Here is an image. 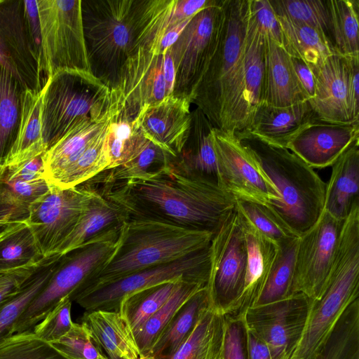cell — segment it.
<instances>
[{
  "label": "cell",
  "instance_id": "cell-35",
  "mask_svg": "<svg viewBox=\"0 0 359 359\" xmlns=\"http://www.w3.org/2000/svg\"><path fill=\"white\" fill-rule=\"evenodd\" d=\"M264 69L265 36L251 17L248 5L244 49V88L250 122L255 109L262 102Z\"/></svg>",
  "mask_w": 359,
  "mask_h": 359
},
{
  "label": "cell",
  "instance_id": "cell-40",
  "mask_svg": "<svg viewBox=\"0 0 359 359\" xmlns=\"http://www.w3.org/2000/svg\"><path fill=\"white\" fill-rule=\"evenodd\" d=\"M24 88L0 66V165L3 166L15 141L20 116Z\"/></svg>",
  "mask_w": 359,
  "mask_h": 359
},
{
  "label": "cell",
  "instance_id": "cell-17",
  "mask_svg": "<svg viewBox=\"0 0 359 359\" xmlns=\"http://www.w3.org/2000/svg\"><path fill=\"white\" fill-rule=\"evenodd\" d=\"M344 221L323 209L316 222L299 236L292 286L313 301L320 299L331 267Z\"/></svg>",
  "mask_w": 359,
  "mask_h": 359
},
{
  "label": "cell",
  "instance_id": "cell-45",
  "mask_svg": "<svg viewBox=\"0 0 359 359\" xmlns=\"http://www.w3.org/2000/svg\"><path fill=\"white\" fill-rule=\"evenodd\" d=\"M316 359H359V298L345 310Z\"/></svg>",
  "mask_w": 359,
  "mask_h": 359
},
{
  "label": "cell",
  "instance_id": "cell-49",
  "mask_svg": "<svg viewBox=\"0 0 359 359\" xmlns=\"http://www.w3.org/2000/svg\"><path fill=\"white\" fill-rule=\"evenodd\" d=\"M67 359H108L84 323H73L69 331L50 344Z\"/></svg>",
  "mask_w": 359,
  "mask_h": 359
},
{
  "label": "cell",
  "instance_id": "cell-38",
  "mask_svg": "<svg viewBox=\"0 0 359 359\" xmlns=\"http://www.w3.org/2000/svg\"><path fill=\"white\" fill-rule=\"evenodd\" d=\"M48 189L49 183L46 180L10 181L3 173L0 176V222L27 221L31 204Z\"/></svg>",
  "mask_w": 359,
  "mask_h": 359
},
{
  "label": "cell",
  "instance_id": "cell-42",
  "mask_svg": "<svg viewBox=\"0 0 359 359\" xmlns=\"http://www.w3.org/2000/svg\"><path fill=\"white\" fill-rule=\"evenodd\" d=\"M107 129L72 164L48 182L62 189L72 188L107 170L109 161L106 147Z\"/></svg>",
  "mask_w": 359,
  "mask_h": 359
},
{
  "label": "cell",
  "instance_id": "cell-58",
  "mask_svg": "<svg viewBox=\"0 0 359 359\" xmlns=\"http://www.w3.org/2000/svg\"><path fill=\"white\" fill-rule=\"evenodd\" d=\"M246 337L248 359H272L266 344L247 329Z\"/></svg>",
  "mask_w": 359,
  "mask_h": 359
},
{
  "label": "cell",
  "instance_id": "cell-61",
  "mask_svg": "<svg viewBox=\"0 0 359 359\" xmlns=\"http://www.w3.org/2000/svg\"><path fill=\"white\" fill-rule=\"evenodd\" d=\"M138 359H144V358L142 357H140Z\"/></svg>",
  "mask_w": 359,
  "mask_h": 359
},
{
  "label": "cell",
  "instance_id": "cell-29",
  "mask_svg": "<svg viewBox=\"0 0 359 359\" xmlns=\"http://www.w3.org/2000/svg\"><path fill=\"white\" fill-rule=\"evenodd\" d=\"M41 91L24 89L17 135L3 167L10 168L43 154L46 146L41 133Z\"/></svg>",
  "mask_w": 359,
  "mask_h": 359
},
{
  "label": "cell",
  "instance_id": "cell-2",
  "mask_svg": "<svg viewBox=\"0 0 359 359\" xmlns=\"http://www.w3.org/2000/svg\"><path fill=\"white\" fill-rule=\"evenodd\" d=\"M248 5L249 0H222L217 48L192 101L214 128L233 134L250 123L244 88Z\"/></svg>",
  "mask_w": 359,
  "mask_h": 359
},
{
  "label": "cell",
  "instance_id": "cell-51",
  "mask_svg": "<svg viewBox=\"0 0 359 359\" xmlns=\"http://www.w3.org/2000/svg\"><path fill=\"white\" fill-rule=\"evenodd\" d=\"M251 17L263 34L283 48V34L269 0H249Z\"/></svg>",
  "mask_w": 359,
  "mask_h": 359
},
{
  "label": "cell",
  "instance_id": "cell-9",
  "mask_svg": "<svg viewBox=\"0 0 359 359\" xmlns=\"http://www.w3.org/2000/svg\"><path fill=\"white\" fill-rule=\"evenodd\" d=\"M222 15V0H214L190 20L169 48L175 69L172 96L192 103L216 50Z\"/></svg>",
  "mask_w": 359,
  "mask_h": 359
},
{
  "label": "cell",
  "instance_id": "cell-21",
  "mask_svg": "<svg viewBox=\"0 0 359 359\" xmlns=\"http://www.w3.org/2000/svg\"><path fill=\"white\" fill-rule=\"evenodd\" d=\"M313 72L316 95L308 101L317 117L330 122L353 123L347 97V58L334 53Z\"/></svg>",
  "mask_w": 359,
  "mask_h": 359
},
{
  "label": "cell",
  "instance_id": "cell-31",
  "mask_svg": "<svg viewBox=\"0 0 359 359\" xmlns=\"http://www.w3.org/2000/svg\"><path fill=\"white\" fill-rule=\"evenodd\" d=\"M110 117L100 121L85 122L75 126L46 149L43 154L44 179L50 182L72 164L106 130Z\"/></svg>",
  "mask_w": 359,
  "mask_h": 359
},
{
  "label": "cell",
  "instance_id": "cell-62",
  "mask_svg": "<svg viewBox=\"0 0 359 359\" xmlns=\"http://www.w3.org/2000/svg\"><path fill=\"white\" fill-rule=\"evenodd\" d=\"M1 223H4V222H0V224H1Z\"/></svg>",
  "mask_w": 359,
  "mask_h": 359
},
{
  "label": "cell",
  "instance_id": "cell-23",
  "mask_svg": "<svg viewBox=\"0 0 359 359\" xmlns=\"http://www.w3.org/2000/svg\"><path fill=\"white\" fill-rule=\"evenodd\" d=\"M316 118L318 117L308 100L287 107L261 102L255 109L248 129L243 132L286 148L289 141Z\"/></svg>",
  "mask_w": 359,
  "mask_h": 359
},
{
  "label": "cell",
  "instance_id": "cell-5",
  "mask_svg": "<svg viewBox=\"0 0 359 359\" xmlns=\"http://www.w3.org/2000/svg\"><path fill=\"white\" fill-rule=\"evenodd\" d=\"M235 135L278 194L279 201L269 207L300 236L323 211L326 183L287 148L269 144L248 132Z\"/></svg>",
  "mask_w": 359,
  "mask_h": 359
},
{
  "label": "cell",
  "instance_id": "cell-55",
  "mask_svg": "<svg viewBox=\"0 0 359 359\" xmlns=\"http://www.w3.org/2000/svg\"><path fill=\"white\" fill-rule=\"evenodd\" d=\"M348 63L347 97L351 119L359 121V57H346Z\"/></svg>",
  "mask_w": 359,
  "mask_h": 359
},
{
  "label": "cell",
  "instance_id": "cell-14",
  "mask_svg": "<svg viewBox=\"0 0 359 359\" xmlns=\"http://www.w3.org/2000/svg\"><path fill=\"white\" fill-rule=\"evenodd\" d=\"M313 300L302 293L248 309L247 330L268 346L272 359H290L306 327Z\"/></svg>",
  "mask_w": 359,
  "mask_h": 359
},
{
  "label": "cell",
  "instance_id": "cell-34",
  "mask_svg": "<svg viewBox=\"0 0 359 359\" xmlns=\"http://www.w3.org/2000/svg\"><path fill=\"white\" fill-rule=\"evenodd\" d=\"M136 118L117 109L110 117L106 134V147L109 161L108 169L121 165L137 156L147 141Z\"/></svg>",
  "mask_w": 359,
  "mask_h": 359
},
{
  "label": "cell",
  "instance_id": "cell-50",
  "mask_svg": "<svg viewBox=\"0 0 359 359\" xmlns=\"http://www.w3.org/2000/svg\"><path fill=\"white\" fill-rule=\"evenodd\" d=\"M72 301L69 296L62 298L47 315L33 328V332L41 339L50 344L54 342L71 329L73 321L71 318Z\"/></svg>",
  "mask_w": 359,
  "mask_h": 359
},
{
  "label": "cell",
  "instance_id": "cell-57",
  "mask_svg": "<svg viewBox=\"0 0 359 359\" xmlns=\"http://www.w3.org/2000/svg\"><path fill=\"white\" fill-rule=\"evenodd\" d=\"M24 4L33 41L41 54V29L37 0L24 1Z\"/></svg>",
  "mask_w": 359,
  "mask_h": 359
},
{
  "label": "cell",
  "instance_id": "cell-26",
  "mask_svg": "<svg viewBox=\"0 0 359 359\" xmlns=\"http://www.w3.org/2000/svg\"><path fill=\"white\" fill-rule=\"evenodd\" d=\"M307 100L294 74L290 56L281 46L265 36V69L261 102L274 107H287Z\"/></svg>",
  "mask_w": 359,
  "mask_h": 359
},
{
  "label": "cell",
  "instance_id": "cell-11",
  "mask_svg": "<svg viewBox=\"0 0 359 359\" xmlns=\"http://www.w3.org/2000/svg\"><path fill=\"white\" fill-rule=\"evenodd\" d=\"M175 69L168 49L156 53L139 48L123 65L116 86L111 89L116 108L136 118L144 108L172 96Z\"/></svg>",
  "mask_w": 359,
  "mask_h": 359
},
{
  "label": "cell",
  "instance_id": "cell-33",
  "mask_svg": "<svg viewBox=\"0 0 359 359\" xmlns=\"http://www.w3.org/2000/svg\"><path fill=\"white\" fill-rule=\"evenodd\" d=\"M276 16L283 34V48L290 56L303 60L313 70L336 53L330 39L320 31Z\"/></svg>",
  "mask_w": 359,
  "mask_h": 359
},
{
  "label": "cell",
  "instance_id": "cell-54",
  "mask_svg": "<svg viewBox=\"0 0 359 359\" xmlns=\"http://www.w3.org/2000/svg\"><path fill=\"white\" fill-rule=\"evenodd\" d=\"M43 154L25 161L17 166L5 168L4 172V177L10 181L25 182L45 180L43 176Z\"/></svg>",
  "mask_w": 359,
  "mask_h": 359
},
{
  "label": "cell",
  "instance_id": "cell-28",
  "mask_svg": "<svg viewBox=\"0 0 359 359\" xmlns=\"http://www.w3.org/2000/svg\"><path fill=\"white\" fill-rule=\"evenodd\" d=\"M81 322L86 325L108 359H138L140 357L133 332L118 311H85Z\"/></svg>",
  "mask_w": 359,
  "mask_h": 359
},
{
  "label": "cell",
  "instance_id": "cell-46",
  "mask_svg": "<svg viewBox=\"0 0 359 359\" xmlns=\"http://www.w3.org/2000/svg\"><path fill=\"white\" fill-rule=\"evenodd\" d=\"M235 210L243 221L278 246L299 237L268 205L235 198Z\"/></svg>",
  "mask_w": 359,
  "mask_h": 359
},
{
  "label": "cell",
  "instance_id": "cell-8",
  "mask_svg": "<svg viewBox=\"0 0 359 359\" xmlns=\"http://www.w3.org/2000/svg\"><path fill=\"white\" fill-rule=\"evenodd\" d=\"M119 233L90 242L62 255L46 286L15 322L13 333L32 331L62 298L70 296L89 280L115 250Z\"/></svg>",
  "mask_w": 359,
  "mask_h": 359
},
{
  "label": "cell",
  "instance_id": "cell-13",
  "mask_svg": "<svg viewBox=\"0 0 359 359\" xmlns=\"http://www.w3.org/2000/svg\"><path fill=\"white\" fill-rule=\"evenodd\" d=\"M91 192L86 183L68 189L49 183L48 190L31 204L27 223L44 258L56 255L74 230Z\"/></svg>",
  "mask_w": 359,
  "mask_h": 359
},
{
  "label": "cell",
  "instance_id": "cell-56",
  "mask_svg": "<svg viewBox=\"0 0 359 359\" xmlns=\"http://www.w3.org/2000/svg\"><path fill=\"white\" fill-rule=\"evenodd\" d=\"M292 68L299 85L308 100L316 95V80L313 69L303 60L291 57Z\"/></svg>",
  "mask_w": 359,
  "mask_h": 359
},
{
  "label": "cell",
  "instance_id": "cell-59",
  "mask_svg": "<svg viewBox=\"0 0 359 359\" xmlns=\"http://www.w3.org/2000/svg\"><path fill=\"white\" fill-rule=\"evenodd\" d=\"M20 222H4L0 224V238Z\"/></svg>",
  "mask_w": 359,
  "mask_h": 359
},
{
  "label": "cell",
  "instance_id": "cell-18",
  "mask_svg": "<svg viewBox=\"0 0 359 359\" xmlns=\"http://www.w3.org/2000/svg\"><path fill=\"white\" fill-rule=\"evenodd\" d=\"M0 66L24 89L41 91V54L27 20L24 1L0 0Z\"/></svg>",
  "mask_w": 359,
  "mask_h": 359
},
{
  "label": "cell",
  "instance_id": "cell-7",
  "mask_svg": "<svg viewBox=\"0 0 359 359\" xmlns=\"http://www.w3.org/2000/svg\"><path fill=\"white\" fill-rule=\"evenodd\" d=\"M37 5L44 84L60 70L90 72L81 0H37Z\"/></svg>",
  "mask_w": 359,
  "mask_h": 359
},
{
  "label": "cell",
  "instance_id": "cell-27",
  "mask_svg": "<svg viewBox=\"0 0 359 359\" xmlns=\"http://www.w3.org/2000/svg\"><path fill=\"white\" fill-rule=\"evenodd\" d=\"M359 140L353 142L332 164L326 184L324 210L344 221L359 201Z\"/></svg>",
  "mask_w": 359,
  "mask_h": 359
},
{
  "label": "cell",
  "instance_id": "cell-43",
  "mask_svg": "<svg viewBox=\"0 0 359 359\" xmlns=\"http://www.w3.org/2000/svg\"><path fill=\"white\" fill-rule=\"evenodd\" d=\"M172 157L148 139L142 150L133 158L121 165L104 170L88 181L93 183H110L143 177L170 164Z\"/></svg>",
  "mask_w": 359,
  "mask_h": 359
},
{
  "label": "cell",
  "instance_id": "cell-1",
  "mask_svg": "<svg viewBox=\"0 0 359 359\" xmlns=\"http://www.w3.org/2000/svg\"><path fill=\"white\" fill-rule=\"evenodd\" d=\"M90 183L121 207L127 219L151 220L212 236L235 208V198L217 183L187 175L171 162L143 177Z\"/></svg>",
  "mask_w": 359,
  "mask_h": 359
},
{
  "label": "cell",
  "instance_id": "cell-19",
  "mask_svg": "<svg viewBox=\"0 0 359 359\" xmlns=\"http://www.w3.org/2000/svg\"><path fill=\"white\" fill-rule=\"evenodd\" d=\"M359 140V121L334 123L314 118L287 143L286 148L312 168L332 166Z\"/></svg>",
  "mask_w": 359,
  "mask_h": 359
},
{
  "label": "cell",
  "instance_id": "cell-3",
  "mask_svg": "<svg viewBox=\"0 0 359 359\" xmlns=\"http://www.w3.org/2000/svg\"><path fill=\"white\" fill-rule=\"evenodd\" d=\"M157 0H81L90 73L110 90L121 69L146 45Z\"/></svg>",
  "mask_w": 359,
  "mask_h": 359
},
{
  "label": "cell",
  "instance_id": "cell-36",
  "mask_svg": "<svg viewBox=\"0 0 359 359\" xmlns=\"http://www.w3.org/2000/svg\"><path fill=\"white\" fill-rule=\"evenodd\" d=\"M62 255L44 259L25 282L21 290L0 306V342L12 335L14 325L29 303L43 289L55 271Z\"/></svg>",
  "mask_w": 359,
  "mask_h": 359
},
{
  "label": "cell",
  "instance_id": "cell-20",
  "mask_svg": "<svg viewBox=\"0 0 359 359\" xmlns=\"http://www.w3.org/2000/svg\"><path fill=\"white\" fill-rule=\"evenodd\" d=\"M191 102L170 96L142 109L136 117L144 136L175 157L189 135Z\"/></svg>",
  "mask_w": 359,
  "mask_h": 359
},
{
  "label": "cell",
  "instance_id": "cell-25",
  "mask_svg": "<svg viewBox=\"0 0 359 359\" xmlns=\"http://www.w3.org/2000/svg\"><path fill=\"white\" fill-rule=\"evenodd\" d=\"M213 128L200 109L191 111L188 137L180 152L172 157L171 163L187 175L217 184Z\"/></svg>",
  "mask_w": 359,
  "mask_h": 359
},
{
  "label": "cell",
  "instance_id": "cell-41",
  "mask_svg": "<svg viewBox=\"0 0 359 359\" xmlns=\"http://www.w3.org/2000/svg\"><path fill=\"white\" fill-rule=\"evenodd\" d=\"M182 281L185 280L156 285L133 292L121 300L118 312L133 332L161 308Z\"/></svg>",
  "mask_w": 359,
  "mask_h": 359
},
{
  "label": "cell",
  "instance_id": "cell-47",
  "mask_svg": "<svg viewBox=\"0 0 359 359\" xmlns=\"http://www.w3.org/2000/svg\"><path fill=\"white\" fill-rule=\"evenodd\" d=\"M298 238L278 246L264 287L253 306L285 299L292 294V286Z\"/></svg>",
  "mask_w": 359,
  "mask_h": 359
},
{
  "label": "cell",
  "instance_id": "cell-10",
  "mask_svg": "<svg viewBox=\"0 0 359 359\" xmlns=\"http://www.w3.org/2000/svg\"><path fill=\"white\" fill-rule=\"evenodd\" d=\"M210 265L209 245L172 262L142 269L100 286L78 297L74 302L86 311H118L124 297L156 285L185 280L207 285Z\"/></svg>",
  "mask_w": 359,
  "mask_h": 359
},
{
  "label": "cell",
  "instance_id": "cell-39",
  "mask_svg": "<svg viewBox=\"0 0 359 359\" xmlns=\"http://www.w3.org/2000/svg\"><path fill=\"white\" fill-rule=\"evenodd\" d=\"M206 285L182 281L168 301L141 327L133 332L140 357H145L180 307L195 292Z\"/></svg>",
  "mask_w": 359,
  "mask_h": 359
},
{
  "label": "cell",
  "instance_id": "cell-15",
  "mask_svg": "<svg viewBox=\"0 0 359 359\" xmlns=\"http://www.w3.org/2000/svg\"><path fill=\"white\" fill-rule=\"evenodd\" d=\"M217 184L235 198L273 206L278 194L249 152L231 133L213 128Z\"/></svg>",
  "mask_w": 359,
  "mask_h": 359
},
{
  "label": "cell",
  "instance_id": "cell-30",
  "mask_svg": "<svg viewBox=\"0 0 359 359\" xmlns=\"http://www.w3.org/2000/svg\"><path fill=\"white\" fill-rule=\"evenodd\" d=\"M210 306L209 294L205 286L180 307L144 358L169 359L190 335Z\"/></svg>",
  "mask_w": 359,
  "mask_h": 359
},
{
  "label": "cell",
  "instance_id": "cell-24",
  "mask_svg": "<svg viewBox=\"0 0 359 359\" xmlns=\"http://www.w3.org/2000/svg\"><path fill=\"white\" fill-rule=\"evenodd\" d=\"M248 248V262L242 293L229 317L241 319L261 294L275 261L278 246L241 219Z\"/></svg>",
  "mask_w": 359,
  "mask_h": 359
},
{
  "label": "cell",
  "instance_id": "cell-48",
  "mask_svg": "<svg viewBox=\"0 0 359 359\" xmlns=\"http://www.w3.org/2000/svg\"><path fill=\"white\" fill-rule=\"evenodd\" d=\"M269 1L276 15L316 28L323 32L332 43L330 15L327 1Z\"/></svg>",
  "mask_w": 359,
  "mask_h": 359
},
{
  "label": "cell",
  "instance_id": "cell-22",
  "mask_svg": "<svg viewBox=\"0 0 359 359\" xmlns=\"http://www.w3.org/2000/svg\"><path fill=\"white\" fill-rule=\"evenodd\" d=\"M84 183L90 187L91 195L74 230L59 246L56 255H63L90 242L118 233L127 219L121 207Z\"/></svg>",
  "mask_w": 359,
  "mask_h": 359
},
{
  "label": "cell",
  "instance_id": "cell-53",
  "mask_svg": "<svg viewBox=\"0 0 359 359\" xmlns=\"http://www.w3.org/2000/svg\"><path fill=\"white\" fill-rule=\"evenodd\" d=\"M43 261L15 269L0 271V306L21 290L25 282Z\"/></svg>",
  "mask_w": 359,
  "mask_h": 359
},
{
  "label": "cell",
  "instance_id": "cell-6",
  "mask_svg": "<svg viewBox=\"0 0 359 359\" xmlns=\"http://www.w3.org/2000/svg\"><path fill=\"white\" fill-rule=\"evenodd\" d=\"M41 91V133L46 149L75 126L106 119L114 110L111 90L90 72L57 71Z\"/></svg>",
  "mask_w": 359,
  "mask_h": 359
},
{
  "label": "cell",
  "instance_id": "cell-32",
  "mask_svg": "<svg viewBox=\"0 0 359 359\" xmlns=\"http://www.w3.org/2000/svg\"><path fill=\"white\" fill-rule=\"evenodd\" d=\"M225 327L224 314L210 305L169 359H222Z\"/></svg>",
  "mask_w": 359,
  "mask_h": 359
},
{
  "label": "cell",
  "instance_id": "cell-44",
  "mask_svg": "<svg viewBox=\"0 0 359 359\" xmlns=\"http://www.w3.org/2000/svg\"><path fill=\"white\" fill-rule=\"evenodd\" d=\"M45 258L27 223H18L0 238V271L36 264Z\"/></svg>",
  "mask_w": 359,
  "mask_h": 359
},
{
  "label": "cell",
  "instance_id": "cell-16",
  "mask_svg": "<svg viewBox=\"0 0 359 359\" xmlns=\"http://www.w3.org/2000/svg\"><path fill=\"white\" fill-rule=\"evenodd\" d=\"M358 298V274L344 267L333 269L322 297L312 302L306 327L290 359H316L345 310Z\"/></svg>",
  "mask_w": 359,
  "mask_h": 359
},
{
  "label": "cell",
  "instance_id": "cell-60",
  "mask_svg": "<svg viewBox=\"0 0 359 359\" xmlns=\"http://www.w3.org/2000/svg\"><path fill=\"white\" fill-rule=\"evenodd\" d=\"M4 168L1 165H0V176L4 173Z\"/></svg>",
  "mask_w": 359,
  "mask_h": 359
},
{
  "label": "cell",
  "instance_id": "cell-4",
  "mask_svg": "<svg viewBox=\"0 0 359 359\" xmlns=\"http://www.w3.org/2000/svg\"><path fill=\"white\" fill-rule=\"evenodd\" d=\"M212 235L145 219H127L101 269L70 296L78 297L142 269L172 262L210 245Z\"/></svg>",
  "mask_w": 359,
  "mask_h": 359
},
{
  "label": "cell",
  "instance_id": "cell-12",
  "mask_svg": "<svg viewBox=\"0 0 359 359\" xmlns=\"http://www.w3.org/2000/svg\"><path fill=\"white\" fill-rule=\"evenodd\" d=\"M207 289L210 305L224 315L231 313L244 285L248 248L243 225L235 208L210 244Z\"/></svg>",
  "mask_w": 359,
  "mask_h": 359
},
{
  "label": "cell",
  "instance_id": "cell-37",
  "mask_svg": "<svg viewBox=\"0 0 359 359\" xmlns=\"http://www.w3.org/2000/svg\"><path fill=\"white\" fill-rule=\"evenodd\" d=\"M332 46L345 57H359V0H327Z\"/></svg>",
  "mask_w": 359,
  "mask_h": 359
},
{
  "label": "cell",
  "instance_id": "cell-52",
  "mask_svg": "<svg viewBox=\"0 0 359 359\" xmlns=\"http://www.w3.org/2000/svg\"><path fill=\"white\" fill-rule=\"evenodd\" d=\"M225 319L222 359H248L246 328L242 319H236L228 316H225Z\"/></svg>",
  "mask_w": 359,
  "mask_h": 359
}]
</instances>
